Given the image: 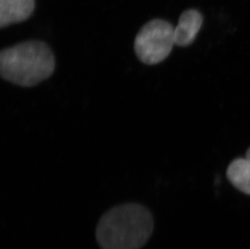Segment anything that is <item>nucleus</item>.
<instances>
[{
    "label": "nucleus",
    "instance_id": "f257e3e1",
    "mask_svg": "<svg viewBox=\"0 0 250 249\" xmlns=\"http://www.w3.org/2000/svg\"><path fill=\"white\" fill-rule=\"evenodd\" d=\"M153 229V218L146 207L125 203L102 215L96 229V239L102 249H141Z\"/></svg>",
    "mask_w": 250,
    "mask_h": 249
},
{
    "label": "nucleus",
    "instance_id": "f03ea898",
    "mask_svg": "<svg viewBox=\"0 0 250 249\" xmlns=\"http://www.w3.org/2000/svg\"><path fill=\"white\" fill-rule=\"evenodd\" d=\"M55 59L50 46L41 41H28L2 50V79L22 87H33L51 76Z\"/></svg>",
    "mask_w": 250,
    "mask_h": 249
},
{
    "label": "nucleus",
    "instance_id": "7ed1b4c3",
    "mask_svg": "<svg viewBox=\"0 0 250 249\" xmlns=\"http://www.w3.org/2000/svg\"><path fill=\"white\" fill-rule=\"evenodd\" d=\"M174 30V27L164 20H152L144 24L134 44L138 59L146 65L166 60L176 45Z\"/></svg>",
    "mask_w": 250,
    "mask_h": 249
},
{
    "label": "nucleus",
    "instance_id": "20e7f679",
    "mask_svg": "<svg viewBox=\"0 0 250 249\" xmlns=\"http://www.w3.org/2000/svg\"><path fill=\"white\" fill-rule=\"evenodd\" d=\"M203 17L198 10L185 11L175 27V43L178 46L187 47L195 40L197 34L203 25Z\"/></svg>",
    "mask_w": 250,
    "mask_h": 249
},
{
    "label": "nucleus",
    "instance_id": "39448f33",
    "mask_svg": "<svg viewBox=\"0 0 250 249\" xmlns=\"http://www.w3.org/2000/svg\"><path fill=\"white\" fill-rule=\"evenodd\" d=\"M34 7L35 0H0V27L26 21Z\"/></svg>",
    "mask_w": 250,
    "mask_h": 249
},
{
    "label": "nucleus",
    "instance_id": "423d86ee",
    "mask_svg": "<svg viewBox=\"0 0 250 249\" xmlns=\"http://www.w3.org/2000/svg\"><path fill=\"white\" fill-rule=\"evenodd\" d=\"M227 177L235 188L250 196V160L246 157L234 160L228 167Z\"/></svg>",
    "mask_w": 250,
    "mask_h": 249
},
{
    "label": "nucleus",
    "instance_id": "0eeeda50",
    "mask_svg": "<svg viewBox=\"0 0 250 249\" xmlns=\"http://www.w3.org/2000/svg\"><path fill=\"white\" fill-rule=\"evenodd\" d=\"M246 157L247 158V159H249V160H250V147L248 149V150H247Z\"/></svg>",
    "mask_w": 250,
    "mask_h": 249
}]
</instances>
